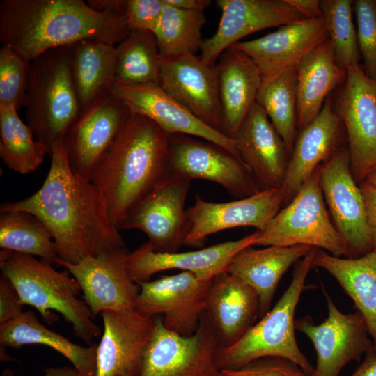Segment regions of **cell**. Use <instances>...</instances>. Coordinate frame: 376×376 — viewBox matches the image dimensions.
<instances>
[{
    "label": "cell",
    "mask_w": 376,
    "mask_h": 376,
    "mask_svg": "<svg viewBox=\"0 0 376 376\" xmlns=\"http://www.w3.org/2000/svg\"><path fill=\"white\" fill-rule=\"evenodd\" d=\"M219 376H310L300 367L281 357H268L240 368L219 371Z\"/></svg>",
    "instance_id": "obj_41"
},
{
    "label": "cell",
    "mask_w": 376,
    "mask_h": 376,
    "mask_svg": "<svg viewBox=\"0 0 376 376\" xmlns=\"http://www.w3.org/2000/svg\"><path fill=\"white\" fill-rule=\"evenodd\" d=\"M258 235L259 230H256L235 241L182 253L157 252L147 242L129 253L127 270L131 279L137 283L149 281L157 272L173 269L191 272L202 281H210L226 272L234 256L253 246Z\"/></svg>",
    "instance_id": "obj_20"
},
{
    "label": "cell",
    "mask_w": 376,
    "mask_h": 376,
    "mask_svg": "<svg viewBox=\"0 0 376 376\" xmlns=\"http://www.w3.org/2000/svg\"><path fill=\"white\" fill-rule=\"evenodd\" d=\"M43 376H81L78 371L73 367H49L44 369ZM1 376H15L14 373L10 369H5Z\"/></svg>",
    "instance_id": "obj_49"
},
{
    "label": "cell",
    "mask_w": 376,
    "mask_h": 376,
    "mask_svg": "<svg viewBox=\"0 0 376 376\" xmlns=\"http://www.w3.org/2000/svg\"><path fill=\"white\" fill-rule=\"evenodd\" d=\"M347 70L336 63L326 40L310 52L297 68V127L301 130L320 113L327 97L343 84Z\"/></svg>",
    "instance_id": "obj_29"
},
{
    "label": "cell",
    "mask_w": 376,
    "mask_h": 376,
    "mask_svg": "<svg viewBox=\"0 0 376 376\" xmlns=\"http://www.w3.org/2000/svg\"><path fill=\"white\" fill-rule=\"evenodd\" d=\"M1 346L19 348L26 345L48 346L66 357L81 376H96L97 344L81 346L47 329L31 311L0 326Z\"/></svg>",
    "instance_id": "obj_32"
},
{
    "label": "cell",
    "mask_w": 376,
    "mask_h": 376,
    "mask_svg": "<svg viewBox=\"0 0 376 376\" xmlns=\"http://www.w3.org/2000/svg\"><path fill=\"white\" fill-rule=\"evenodd\" d=\"M104 331L97 345L96 376H136L155 318L134 309L102 312Z\"/></svg>",
    "instance_id": "obj_22"
},
{
    "label": "cell",
    "mask_w": 376,
    "mask_h": 376,
    "mask_svg": "<svg viewBox=\"0 0 376 376\" xmlns=\"http://www.w3.org/2000/svg\"><path fill=\"white\" fill-rule=\"evenodd\" d=\"M282 207L280 189L260 191L226 203L206 201L196 194L194 205L187 210L189 232L185 245L201 247L208 235L236 227L263 230Z\"/></svg>",
    "instance_id": "obj_17"
},
{
    "label": "cell",
    "mask_w": 376,
    "mask_h": 376,
    "mask_svg": "<svg viewBox=\"0 0 376 376\" xmlns=\"http://www.w3.org/2000/svg\"><path fill=\"white\" fill-rule=\"evenodd\" d=\"M205 23L203 11L180 9L164 3L162 16L153 32L160 54L196 55L201 50V29Z\"/></svg>",
    "instance_id": "obj_37"
},
{
    "label": "cell",
    "mask_w": 376,
    "mask_h": 376,
    "mask_svg": "<svg viewBox=\"0 0 376 376\" xmlns=\"http://www.w3.org/2000/svg\"><path fill=\"white\" fill-rule=\"evenodd\" d=\"M24 304L12 283L1 273L0 276V326L18 318Z\"/></svg>",
    "instance_id": "obj_43"
},
{
    "label": "cell",
    "mask_w": 376,
    "mask_h": 376,
    "mask_svg": "<svg viewBox=\"0 0 376 376\" xmlns=\"http://www.w3.org/2000/svg\"><path fill=\"white\" fill-rule=\"evenodd\" d=\"M316 250L313 247L299 260L289 286L259 322L233 345L217 348L215 365L219 371L237 368L260 358L276 357L290 361L309 375L313 372L314 367L296 340L295 313Z\"/></svg>",
    "instance_id": "obj_5"
},
{
    "label": "cell",
    "mask_w": 376,
    "mask_h": 376,
    "mask_svg": "<svg viewBox=\"0 0 376 376\" xmlns=\"http://www.w3.org/2000/svg\"><path fill=\"white\" fill-rule=\"evenodd\" d=\"M126 17L95 11L83 0H1L0 40L32 61L82 40L114 45L130 33Z\"/></svg>",
    "instance_id": "obj_2"
},
{
    "label": "cell",
    "mask_w": 376,
    "mask_h": 376,
    "mask_svg": "<svg viewBox=\"0 0 376 376\" xmlns=\"http://www.w3.org/2000/svg\"><path fill=\"white\" fill-rule=\"evenodd\" d=\"M86 3L97 12L124 16L126 14L127 0H88Z\"/></svg>",
    "instance_id": "obj_45"
},
{
    "label": "cell",
    "mask_w": 376,
    "mask_h": 376,
    "mask_svg": "<svg viewBox=\"0 0 376 376\" xmlns=\"http://www.w3.org/2000/svg\"><path fill=\"white\" fill-rule=\"evenodd\" d=\"M26 118L36 139L51 155L80 113L70 62V45L49 49L31 61Z\"/></svg>",
    "instance_id": "obj_6"
},
{
    "label": "cell",
    "mask_w": 376,
    "mask_h": 376,
    "mask_svg": "<svg viewBox=\"0 0 376 376\" xmlns=\"http://www.w3.org/2000/svg\"><path fill=\"white\" fill-rule=\"evenodd\" d=\"M290 5L306 15L308 19L322 17L320 1L286 0Z\"/></svg>",
    "instance_id": "obj_46"
},
{
    "label": "cell",
    "mask_w": 376,
    "mask_h": 376,
    "mask_svg": "<svg viewBox=\"0 0 376 376\" xmlns=\"http://www.w3.org/2000/svg\"><path fill=\"white\" fill-rule=\"evenodd\" d=\"M50 263L13 251H0V269L16 289L24 305L35 308L48 324L56 322L58 312L72 326L74 335L87 345L100 334L81 291L67 270L59 272Z\"/></svg>",
    "instance_id": "obj_4"
},
{
    "label": "cell",
    "mask_w": 376,
    "mask_h": 376,
    "mask_svg": "<svg viewBox=\"0 0 376 376\" xmlns=\"http://www.w3.org/2000/svg\"><path fill=\"white\" fill-rule=\"evenodd\" d=\"M294 245H306L336 257L351 258L350 249L327 209L320 184L319 167L292 201L278 212L263 230H259L253 244Z\"/></svg>",
    "instance_id": "obj_7"
},
{
    "label": "cell",
    "mask_w": 376,
    "mask_h": 376,
    "mask_svg": "<svg viewBox=\"0 0 376 376\" xmlns=\"http://www.w3.org/2000/svg\"><path fill=\"white\" fill-rule=\"evenodd\" d=\"M364 183L376 189V169H375L368 175Z\"/></svg>",
    "instance_id": "obj_50"
},
{
    "label": "cell",
    "mask_w": 376,
    "mask_h": 376,
    "mask_svg": "<svg viewBox=\"0 0 376 376\" xmlns=\"http://www.w3.org/2000/svg\"><path fill=\"white\" fill-rule=\"evenodd\" d=\"M334 108L345 127L352 174L361 186L376 169V80L359 64L347 70Z\"/></svg>",
    "instance_id": "obj_10"
},
{
    "label": "cell",
    "mask_w": 376,
    "mask_h": 376,
    "mask_svg": "<svg viewBox=\"0 0 376 376\" xmlns=\"http://www.w3.org/2000/svg\"><path fill=\"white\" fill-rule=\"evenodd\" d=\"M126 247L103 251L88 256L76 264L59 260L77 280L84 301L93 316L105 311L134 309L140 291L139 284L130 277Z\"/></svg>",
    "instance_id": "obj_14"
},
{
    "label": "cell",
    "mask_w": 376,
    "mask_h": 376,
    "mask_svg": "<svg viewBox=\"0 0 376 376\" xmlns=\"http://www.w3.org/2000/svg\"><path fill=\"white\" fill-rule=\"evenodd\" d=\"M320 184L332 221L345 240L351 258L373 250L365 203L350 169L347 146H341L319 166Z\"/></svg>",
    "instance_id": "obj_12"
},
{
    "label": "cell",
    "mask_w": 376,
    "mask_h": 376,
    "mask_svg": "<svg viewBox=\"0 0 376 376\" xmlns=\"http://www.w3.org/2000/svg\"><path fill=\"white\" fill-rule=\"evenodd\" d=\"M313 247L306 245L246 248L232 259L226 272L239 278L257 293L259 317L269 310L279 283L288 268Z\"/></svg>",
    "instance_id": "obj_28"
},
{
    "label": "cell",
    "mask_w": 376,
    "mask_h": 376,
    "mask_svg": "<svg viewBox=\"0 0 376 376\" xmlns=\"http://www.w3.org/2000/svg\"><path fill=\"white\" fill-rule=\"evenodd\" d=\"M353 1L322 0L320 7L336 64L347 70L359 64L360 52L352 20Z\"/></svg>",
    "instance_id": "obj_38"
},
{
    "label": "cell",
    "mask_w": 376,
    "mask_h": 376,
    "mask_svg": "<svg viewBox=\"0 0 376 376\" xmlns=\"http://www.w3.org/2000/svg\"><path fill=\"white\" fill-rule=\"evenodd\" d=\"M327 39L321 17L288 24L261 38L238 42L233 47L246 54L262 76H267L297 67L310 52Z\"/></svg>",
    "instance_id": "obj_25"
},
{
    "label": "cell",
    "mask_w": 376,
    "mask_h": 376,
    "mask_svg": "<svg viewBox=\"0 0 376 376\" xmlns=\"http://www.w3.org/2000/svg\"><path fill=\"white\" fill-rule=\"evenodd\" d=\"M256 291L239 278L224 272L213 279L205 305L220 347L233 345L256 323L259 317Z\"/></svg>",
    "instance_id": "obj_26"
},
{
    "label": "cell",
    "mask_w": 376,
    "mask_h": 376,
    "mask_svg": "<svg viewBox=\"0 0 376 376\" xmlns=\"http://www.w3.org/2000/svg\"><path fill=\"white\" fill-rule=\"evenodd\" d=\"M115 48L114 81L130 86L159 85L161 54L152 31H130Z\"/></svg>",
    "instance_id": "obj_34"
},
{
    "label": "cell",
    "mask_w": 376,
    "mask_h": 376,
    "mask_svg": "<svg viewBox=\"0 0 376 376\" xmlns=\"http://www.w3.org/2000/svg\"><path fill=\"white\" fill-rule=\"evenodd\" d=\"M41 187L31 196L0 206V213L24 211L38 218L52 235L60 260L76 264L88 256L125 247L111 222L106 203L91 181L70 169L63 145L56 142Z\"/></svg>",
    "instance_id": "obj_1"
},
{
    "label": "cell",
    "mask_w": 376,
    "mask_h": 376,
    "mask_svg": "<svg viewBox=\"0 0 376 376\" xmlns=\"http://www.w3.org/2000/svg\"><path fill=\"white\" fill-rule=\"evenodd\" d=\"M31 61L12 48H0V104L25 107Z\"/></svg>",
    "instance_id": "obj_39"
},
{
    "label": "cell",
    "mask_w": 376,
    "mask_h": 376,
    "mask_svg": "<svg viewBox=\"0 0 376 376\" xmlns=\"http://www.w3.org/2000/svg\"><path fill=\"white\" fill-rule=\"evenodd\" d=\"M190 183L168 177L132 210L120 230L143 231L155 251L177 252L189 232L185 203Z\"/></svg>",
    "instance_id": "obj_15"
},
{
    "label": "cell",
    "mask_w": 376,
    "mask_h": 376,
    "mask_svg": "<svg viewBox=\"0 0 376 376\" xmlns=\"http://www.w3.org/2000/svg\"><path fill=\"white\" fill-rule=\"evenodd\" d=\"M217 3L221 10L217 30L201 47V57L210 65L251 33L308 19L286 0H217Z\"/></svg>",
    "instance_id": "obj_18"
},
{
    "label": "cell",
    "mask_w": 376,
    "mask_h": 376,
    "mask_svg": "<svg viewBox=\"0 0 376 376\" xmlns=\"http://www.w3.org/2000/svg\"><path fill=\"white\" fill-rule=\"evenodd\" d=\"M159 86L194 116L221 132L215 65L195 54L161 55Z\"/></svg>",
    "instance_id": "obj_19"
},
{
    "label": "cell",
    "mask_w": 376,
    "mask_h": 376,
    "mask_svg": "<svg viewBox=\"0 0 376 376\" xmlns=\"http://www.w3.org/2000/svg\"><path fill=\"white\" fill-rule=\"evenodd\" d=\"M297 68L262 76L256 101L281 136L289 157L297 138Z\"/></svg>",
    "instance_id": "obj_33"
},
{
    "label": "cell",
    "mask_w": 376,
    "mask_h": 376,
    "mask_svg": "<svg viewBox=\"0 0 376 376\" xmlns=\"http://www.w3.org/2000/svg\"><path fill=\"white\" fill-rule=\"evenodd\" d=\"M327 317L315 324L311 316L295 320V329L306 335L316 352V366L310 376H338L352 361H359L363 354L373 348L366 322L361 314L341 312L323 290Z\"/></svg>",
    "instance_id": "obj_11"
},
{
    "label": "cell",
    "mask_w": 376,
    "mask_h": 376,
    "mask_svg": "<svg viewBox=\"0 0 376 376\" xmlns=\"http://www.w3.org/2000/svg\"><path fill=\"white\" fill-rule=\"evenodd\" d=\"M111 93L131 113L148 118L170 135L182 134L199 137L221 146L240 158L233 139L196 118L159 85L130 86L114 81Z\"/></svg>",
    "instance_id": "obj_21"
},
{
    "label": "cell",
    "mask_w": 376,
    "mask_h": 376,
    "mask_svg": "<svg viewBox=\"0 0 376 376\" xmlns=\"http://www.w3.org/2000/svg\"><path fill=\"white\" fill-rule=\"evenodd\" d=\"M357 40L368 77L376 80V0L353 1Z\"/></svg>",
    "instance_id": "obj_40"
},
{
    "label": "cell",
    "mask_w": 376,
    "mask_h": 376,
    "mask_svg": "<svg viewBox=\"0 0 376 376\" xmlns=\"http://www.w3.org/2000/svg\"><path fill=\"white\" fill-rule=\"evenodd\" d=\"M366 354L363 363L351 376H376V351L373 348Z\"/></svg>",
    "instance_id": "obj_48"
},
{
    "label": "cell",
    "mask_w": 376,
    "mask_h": 376,
    "mask_svg": "<svg viewBox=\"0 0 376 376\" xmlns=\"http://www.w3.org/2000/svg\"><path fill=\"white\" fill-rule=\"evenodd\" d=\"M170 134L152 120L131 113L90 176L120 230L132 210L168 178Z\"/></svg>",
    "instance_id": "obj_3"
},
{
    "label": "cell",
    "mask_w": 376,
    "mask_h": 376,
    "mask_svg": "<svg viewBox=\"0 0 376 376\" xmlns=\"http://www.w3.org/2000/svg\"><path fill=\"white\" fill-rule=\"evenodd\" d=\"M233 139L260 191L281 189L289 154L281 136L256 102Z\"/></svg>",
    "instance_id": "obj_24"
},
{
    "label": "cell",
    "mask_w": 376,
    "mask_h": 376,
    "mask_svg": "<svg viewBox=\"0 0 376 376\" xmlns=\"http://www.w3.org/2000/svg\"><path fill=\"white\" fill-rule=\"evenodd\" d=\"M312 267L330 274L352 299L366 322L376 351V251L343 258L317 249Z\"/></svg>",
    "instance_id": "obj_30"
},
{
    "label": "cell",
    "mask_w": 376,
    "mask_h": 376,
    "mask_svg": "<svg viewBox=\"0 0 376 376\" xmlns=\"http://www.w3.org/2000/svg\"><path fill=\"white\" fill-rule=\"evenodd\" d=\"M163 0H127L126 20L130 31L155 30L164 9Z\"/></svg>",
    "instance_id": "obj_42"
},
{
    "label": "cell",
    "mask_w": 376,
    "mask_h": 376,
    "mask_svg": "<svg viewBox=\"0 0 376 376\" xmlns=\"http://www.w3.org/2000/svg\"><path fill=\"white\" fill-rule=\"evenodd\" d=\"M168 177L207 180L238 198L260 191L250 169L239 157L214 143L182 134L169 137Z\"/></svg>",
    "instance_id": "obj_9"
},
{
    "label": "cell",
    "mask_w": 376,
    "mask_h": 376,
    "mask_svg": "<svg viewBox=\"0 0 376 376\" xmlns=\"http://www.w3.org/2000/svg\"><path fill=\"white\" fill-rule=\"evenodd\" d=\"M0 247L38 256L51 264L57 265L60 260L49 230L38 218L28 212L0 213Z\"/></svg>",
    "instance_id": "obj_36"
},
{
    "label": "cell",
    "mask_w": 376,
    "mask_h": 376,
    "mask_svg": "<svg viewBox=\"0 0 376 376\" xmlns=\"http://www.w3.org/2000/svg\"><path fill=\"white\" fill-rule=\"evenodd\" d=\"M164 1L180 9L203 12L212 2L210 0H164Z\"/></svg>",
    "instance_id": "obj_47"
},
{
    "label": "cell",
    "mask_w": 376,
    "mask_h": 376,
    "mask_svg": "<svg viewBox=\"0 0 376 376\" xmlns=\"http://www.w3.org/2000/svg\"><path fill=\"white\" fill-rule=\"evenodd\" d=\"M130 113L111 92L80 112L62 140L72 172L90 180L94 166L114 141Z\"/></svg>",
    "instance_id": "obj_16"
},
{
    "label": "cell",
    "mask_w": 376,
    "mask_h": 376,
    "mask_svg": "<svg viewBox=\"0 0 376 376\" xmlns=\"http://www.w3.org/2000/svg\"><path fill=\"white\" fill-rule=\"evenodd\" d=\"M115 47L90 40L70 45L71 75L81 112L111 92L115 81Z\"/></svg>",
    "instance_id": "obj_31"
},
{
    "label": "cell",
    "mask_w": 376,
    "mask_h": 376,
    "mask_svg": "<svg viewBox=\"0 0 376 376\" xmlns=\"http://www.w3.org/2000/svg\"><path fill=\"white\" fill-rule=\"evenodd\" d=\"M219 84L220 130L233 139L256 101L262 75L244 52L226 49L215 64Z\"/></svg>",
    "instance_id": "obj_27"
},
{
    "label": "cell",
    "mask_w": 376,
    "mask_h": 376,
    "mask_svg": "<svg viewBox=\"0 0 376 376\" xmlns=\"http://www.w3.org/2000/svg\"><path fill=\"white\" fill-rule=\"evenodd\" d=\"M118 376H135V375L133 374H125V375H118Z\"/></svg>",
    "instance_id": "obj_51"
},
{
    "label": "cell",
    "mask_w": 376,
    "mask_h": 376,
    "mask_svg": "<svg viewBox=\"0 0 376 376\" xmlns=\"http://www.w3.org/2000/svg\"><path fill=\"white\" fill-rule=\"evenodd\" d=\"M359 187L364 200L366 220L373 250L376 251V189L366 183Z\"/></svg>",
    "instance_id": "obj_44"
},
{
    "label": "cell",
    "mask_w": 376,
    "mask_h": 376,
    "mask_svg": "<svg viewBox=\"0 0 376 376\" xmlns=\"http://www.w3.org/2000/svg\"><path fill=\"white\" fill-rule=\"evenodd\" d=\"M345 136L344 125L329 95L318 116L301 129L296 138L280 189L283 207L292 201L318 168L342 146Z\"/></svg>",
    "instance_id": "obj_23"
},
{
    "label": "cell",
    "mask_w": 376,
    "mask_h": 376,
    "mask_svg": "<svg viewBox=\"0 0 376 376\" xmlns=\"http://www.w3.org/2000/svg\"><path fill=\"white\" fill-rule=\"evenodd\" d=\"M213 279L202 281L191 272H182L140 282L135 309L153 318L159 315L167 329L182 336H191L205 311Z\"/></svg>",
    "instance_id": "obj_13"
},
{
    "label": "cell",
    "mask_w": 376,
    "mask_h": 376,
    "mask_svg": "<svg viewBox=\"0 0 376 376\" xmlns=\"http://www.w3.org/2000/svg\"><path fill=\"white\" fill-rule=\"evenodd\" d=\"M46 148L38 141L13 107L0 104V157L10 169L21 174L36 170L43 162Z\"/></svg>",
    "instance_id": "obj_35"
},
{
    "label": "cell",
    "mask_w": 376,
    "mask_h": 376,
    "mask_svg": "<svg viewBox=\"0 0 376 376\" xmlns=\"http://www.w3.org/2000/svg\"><path fill=\"white\" fill-rule=\"evenodd\" d=\"M219 347V339L205 311L198 329L189 336L167 329L161 316H156L136 376H219L215 365Z\"/></svg>",
    "instance_id": "obj_8"
}]
</instances>
